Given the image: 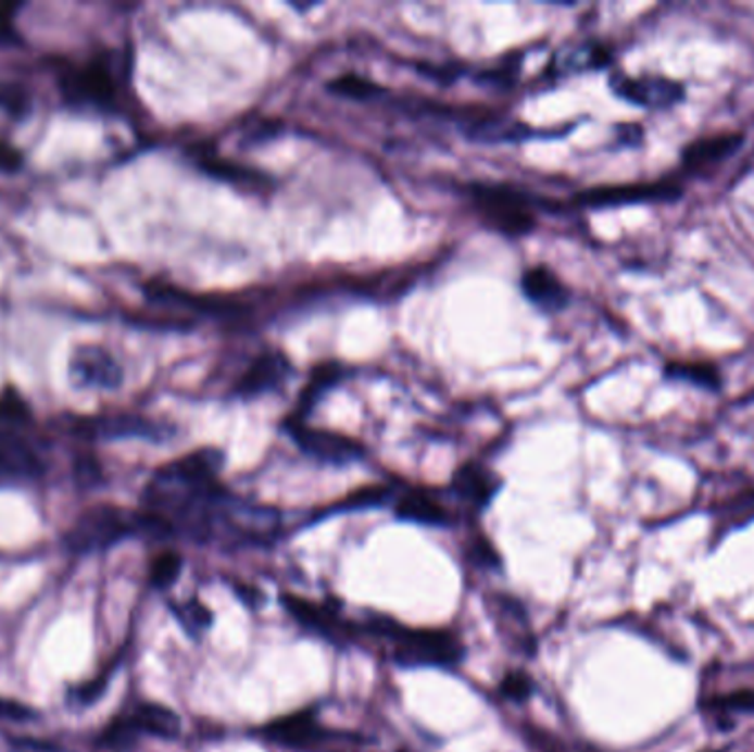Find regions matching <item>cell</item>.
<instances>
[{"instance_id": "27", "label": "cell", "mask_w": 754, "mask_h": 752, "mask_svg": "<svg viewBox=\"0 0 754 752\" xmlns=\"http://www.w3.org/2000/svg\"><path fill=\"white\" fill-rule=\"evenodd\" d=\"M137 735H139V732H137V728L133 726L130 717H120V719H115V722L104 730L102 741H104L106 745H111V748H126V745L133 743V739H135Z\"/></svg>"}, {"instance_id": "32", "label": "cell", "mask_w": 754, "mask_h": 752, "mask_svg": "<svg viewBox=\"0 0 754 752\" xmlns=\"http://www.w3.org/2000/svg\"><path fill=\"white\" fill-rule=\"evenodd\" d=\"M721 711H741V713H754V691H739L732 695H726L717 702Z\"/></svg>"}, {"instance_id": "35", "label": "cell", "mask_w": 754, "mask_h": 752, "mask_svg": "<svg viewBox=\"0 0 754 752\" xmlns=\"http://www.w3.org/2000/svg\"><path fill=\"white\" fill-rule=\"evenodd\" d=\"M75 475H78V479H80L83 484H87V486L100 481V477H102L100 466H98L91 458H87V460H83V462L78 464V468H75Z\"/></svg>"}, {"instance_id": "29", "label": "cell", "mask_w": 754, "mask_h": 752, "mask_svg": "<svg viewBox=\"0 0 754 752\" xmlns=\"http://www.w3.org/2000/svg\"><path fill=\"white\" fill-rule=\"evenodd\" d=\"M501 691H503L505 698L523 702V700L530 698L532 682H530V678H527L525 673H510V675H505V680L501 685Z\"/></svg>"}, {"instance_id": "15", "label": "cell", "mask_w": 754, "mask_h": 752, "mask_svg": "<svg viewBox=\"0 0 754 752\" xmlns=\"http://www.w3.org/2000/svg\"><path fill=\"white\" fill-rule=\"evenodd\" d=\"M452 490L466 503L486 507L499 490V481L479 464H464L452 477Z\"/></svg>"}, {"instance_id": "9", "label": "cell", "mask_w": 754, "mask_h": 752, "mask_svg": "<svg viewBox=\"0 0 754 752\" xmlns=\"http://www.w3.org/2000/svg\"><path fill=\"white\" fill-rule=\"evenodd\" d=\"M45 464L32 443L12 426H0V479L32 481L42 477Z\"/></svg>"}, {"instance_id": "12", "label": "cell", "mask_w": 754, "mask_h": 752, "mask_svg": "<svg viewBox=\"0 0 754 752\" xmlns=\"http://www.w3.org/2000/svg\"><path fill=\"white\" fill-rule=\"evenodd\" d=\"M194 162L197 166L208 173L214 179H221L225 184H230L239 190L246 192H267L272 188V179L263 173H259L256 168L230 162L228 158H221L208 148H197L194 150Z\"/></svg>"}, {"instance_id": "24", "label": "cell", "mask_w": 754, "mask_h": 752, "mask_svg": "<svg viewBox=\"0 0 754 752\" xmlns=\"http://www.w3.org/2000/svg\"><path fill=\"white\" fill-rule=\"evenodd\" d=\"M184 567V561L175 552H164L160 554L153 565H150V582L158 589H168L177 578Z\"/></svg>"}, {"instance_id": "5", "label": "cell", "mask_w": 754, "mask_h": 752, "mask_svg": "<svg viewBox=\"0 0 754 752\" xmlns=\"http://www.w3.org/2000/svg\"><path fill=\"white\" fill-rule=\"evenodd\" d=\"M285 428L289 430L293 441L303 448V453L325 464L344 466L364 458V448L355 439H349L329 430H318L307 426L305 422H293V419H287Z\"/></svg>"}, {"instance_id": "4", "label": "cell", "mask_w": 754, "mask_h": 752, "mask_svg": "<svg viewBox=\"0 0 754 752\" xmlns=\"http://www.w3.org/2000/svg\"><path fill=\"white\" fill-rule=\"evenodd\" d=\"M60 91L73 106L113 109L117 104V83L106 58L64 68L60 75Z\"/></svg>"}, {"instance_id": "22", "label": "cell", "mask_w": 754, "mask_h": 752, "mask_svg": "<svg viewBox=\"0 0 754 752\" xmlns=\"http://www.w3.org/2000/svg\"><path fill=\"white\" fill-rule=\"evenodd\" d=\"M561 71H585V68H602L612 62V53L607 47H602L598 42H585L578 45L569 51H561L558 55Z\"/></svg>"}, {"instance_id": "6", "label": "cell", "mask_w": 754, "mask_h": 752, "mask_svg": "<svg viewBox=\"0 0 754 752\" xmlns=\"http://www.w3.org/2000/svg\"><path fill=\"white\" fill-rule=\"evenodd\" d=\"M291 378V362L278 351L269 349L254 358V362L241 373L233 393L239 400H256L269 393L280 391Z\"/></svg>"}, {"instance_id": "18", "label": "cell", "mask_w": 754, "mask_h": 752, "mask_svg": "<svg viewBox=\"0 0 754 752\" xmlns=\"http://www.w3.org/2000/svg\"><path fill=\"white\" fill-rule=\"evenodd\" d=\"M344 378V366L338 364V362H327L323 366H318L314 373H312V380L310 385L305 387L303 396H300L298 400V411L289 417L293 422H305V417L314 411V406L318 404V400L334 387L338 385L340 380Z\"/></svg>"}, {"instance_id": "31", "label": "cell", "mask_w": 754, "mask_h": 752, "mask_svg": "<svg viewBox=\"0 0 754 752\" xmlns=\"http://www.w3.org/2000/svg\"><path fill=\"white\" fill-rule=\"evenodd\" d=\"M18 5H0V45H14L18 40V32L14 27V14Z\"/></svg>"}, {"instance_id": "28", "label": "cell", "mask_w": 754, "mask_h": 752, "mask_svg": "<svg viewBox=\"0 0 754 752\" xmlns=\"http://www.w3.org/2000/svg\"><path fill=\"white\" fill-rule=\"evenodd\" d=\"M175 614L179 616L181 625H186V629H190V631H194V629H208L210 623H212L210 612H208L203 605L194 603V600H192V603L184 605V607H175Z\"/></svg>"}, {"instance_id": "26", "label": "cell", "mask_w": 754, "mask_h": 752, "mask_svg": "<svg viewBox=\"0 0 754 752\" xmlns=\"http://www.w3.org/2000/svg\"><path fill=\"white\" fill-rule=\"evenodd\" d=\"M0 109L16 120L25 117L32 109L27 91H23V87L12 83H0Z\"/></svg>"}, {"instance_id": "20", "label": "cell", "mask_w": 754, "mask_h": 752, "mask_svg": "<svg viewBox=\"0 0 754 752\" xmlns=\"http://www.w3.org/2000/svg\"><path fill=\"white\" fill-rule=\"evenodd\" d=\"M282 605L300 625L325 636V638H334V636H340L344 631V627L334 618V614H329L327 610H323L314 603H307V600H303V598L282 596Z\"/></svg>"}, {"instance_id": "16", "label": "cell", "mask_w": 754, "mask_h": 752, "mask_svg": "<svg viewBox=\"0 0 754 752\" xmlns=\"http://www.w3.org/2000/svg\"><path fill=\"white\" fill-rule=\"evenodd\" d=\"M743 143V135H719L711 139H698L684 150V166L693 171H702L715 166L730 155H734Z\"/></svg>"}, {"instance_id": "7", "label": "cell", "mask_w": 754, "mask_h": 752, "mask_svg": "<svg viewBox=\"0 0 754 752\" xmlns=\"http://www.w3.org/2000/svg\"><path fill=\"white\" fill-rule=\"evenodd\" d=\"M612 89L618 98L644 109H670L684 100V87L670 78H664V75L629 78V75L616 73L612 78Z\"/></svg>"}, {"instance_id": "21", "label": "cell", "mask_w": 754, "mask_h": 752, "mask_svg": "<svg viewBox=\"0 0 754 752\" xmlns=\"http://www.w3.org/2000/svg\"><path fill=\"white\" fill-rule=\"evenodd\" d=\"M664 378L675 383H689L708 391L721 389V375L708 362H670L664 366Z\"/></svg>"}, {"instance_id": "25", "label": "cell", "mask_w": 754, "mask_h": 752, "mask_svg": "<svg viewBox=\"0 0 754 752\" xmlns=\"http://www.w3.org/2000/svg\"><path fill=\"white\" fill-rule=\"evenodd\" d=\"M29 417L32 413L27 404L14 389H8L0 396V426H23L25 422H29Z\"/></svg>"}, {"instance_id": "19", "label": "cell", "mask_w": 754, "mask_h": 752, "mask_svg": "<svg viewBox=\"0 0 754 752\" xmlns=\"http://www.w3.org/2000/svg\"><path fill=\"white\" fill-rule=\"evenodd\" d=\"M130 722L137 728V732H148L162 739H175L181 732V722L177 713L162 704H139L130 715Z\"/></svg>"}, {"instance_id": "11", "label": "cell", "mask_w": 754, "mask_h": 752, "mask_svg": "<svg viewBox=\"0 0 754 752\" xmlns=\"http://www.w3.org/2000/svg\"><path fill=\"white\" fill-rule=\"evenodd\" d=\"M80 430L91 437H104V439H124V437H141L150 441H166L173 430L150 422L141 415L133 413H120V415H109V417H96L83 422Z\"/></svg>"}, {"instance_id": "34", "label": "cell", "mask_w": 754, "mask_h": 752, "mask_svg": "<svg viewBox=\"0 0 754 752\" xmlns=\"http://www.w3.org/2000/svg\"><path fill=\"white\" fill-rule=\"evenodd\" d=\"M106 685H109V675H102V678H98L96 682L85 685V687H83L78 693H75L73 698L78 700L80 704H93V702H98V700L102 698V693H104Z\"/></svg>"}, {"instance_id": "8", "label": "cell", "mask_w": 754, "mask_h": 752, "mask_svg": "<svg viewBox=\"0 0 754 752\" xmlns=\"http://www.w3.org/2000/svg\"><path fill=\"white\" fill-rule=\"evenodd\" d=\"M682 197V188L670 181L657 184H627V186H610L582 192L576 201L580 205L591 208H610V205H627V203H646V201H675Z\"/></svg>"}, {"instance_id": "2", "label": "cell", "mask_w": 754, "mask_h": 752, "mask_svg": "<svg viewBox=\"0 0 754 752\" xmlns=\"http://www.w3.org/2000/svg\"><path fill=\"white\" fill-rule=\"evenodd\" d=\"M128 537H141V512L96 505L73 525L66 535V546L78 554H91L109 550Z\"/></svg>"}, {"instance_id": "36", "label": "cell", "mask_w": 754, "mask_h": 752, "mask_svg": "<svg viewBox=\"0 0 754 752\" xmlns=\"http://www.w3.org/2000/svg\"><path fill=\"white\" fill-rule=\"evenodd\" d=\"M473 556H475L481 565H497V563H499L494 550L488 546V541H486L483 537H479V541H477V546H475V550H473Z\"/></svg>"}, {"instance_id": "17", "label": "cell", "mask_w": 754, "mask_h": 752, "mask_svg": "<svg viewBox=\"0 0 754 752\" xmlns=\"http://www.w3.org/2000/svg\"><path fill=\"white\" fill-rule=\"evenodd\" d=\"M395 514L402 521L422 523V525H445L448 523V512L443 510V505L424 490H411V492L402 494L398 505H395Z\"/></svg>"}, {"instance_id": "14", "label": "cell", "mask_w": 754, "mask_h": 752, "mask_svg": "<svg viewBox=\"0 0 754 752\" xmlns=\"http://www.w3.org/2000/svg\"><path fill=\"white\" fill-rule=\"evenodd\" d=\"M265 737L272 741H278L282 745L293 748H314L318 743H325L331 735L323 730L310 713H298L291 717L276 719L265 728Z\"/></svg>"}, {"instance_id": "10", "label": "cell", "mask_w": 754, "mask_h": 752, "mask_svg": "<svg viewBox=\"0 0 754 752\" xmlns=\"http://www.w3.org/2000/svg\"><path fill=\"white\" fill-rule=\"evenodd\" d=\"M71 375L91 389L113 391L122 385L124 373L115 358L100 347H80L71 358Z\"/></svg>"}, {"instance_id": "13", "label": "cell", "mask_w": 754, "mask_h": 752, "mask_svg": "<svg viewBox=\"0 0 754 752\" xmlns=\"http://www.w3.org/2000/svg\"><path fill=\"white\" fill-rule=\"evenodd\" d=\"M520 291L539 310L554 314L569 305L571 293L565 283L545 265L527 267L520 276Z\"/></svg>"}, {"instance_id": "23", "label": "cell", "mask_w": 754, "mask_h": 752, "mask_svg": "<svg viewBox=\"0 0 754 752\" xmlns=\"http://www.w3.org/2000/svg\"><path fill=\"white\" fill-rule=\"evenodd\" d=\"M327 89L336 96H342V98H351V100H362V102H368V100H377L382 96V87L380 85H375L366 78H362V75H340V78L331 80L327 85Z\"/></svg>"}, {"instance_id": "30", "label": "cell", "mask_w": 754, "mask_h": 752, "mask_svg": "<svg viewBox=\"0 0 754 752\" xmlns=\"http://www.w3.org/2000/svg\"><path fill=\"white\" fill-rule=\"evenodd\" d=\"M36 717L38 713L32 706L16 700L0 698V719L3 722H32Z\"/></svg>"}, {"instance_id": "33", "label": "cell", "mask_w": 754, "mask_h": 752, "mask_svg": "<svg viewBox=\"0 0 754 752\" xmlns=\"http://www.w3.org/2000/svg\"><path fill=\"white\" fill-rule=\"evenodd\" d=\"M23 166V155L8 141H0V171L16 173Z\"/></svg>"}, {"instance_id": "3", "label": "cell", "mask_w": 754, "mask_h": 752, "mask_svg": "<svg viewBox=\"0 0 754 752\" xmlns=\"http://www.w3.org/2000/svg\"><path fill=\"white\" fill-rule=\"evenodd\" d=\"M375 631L395 640V662L402 666H452L464 655L448 631H409L395 623L375 621Z\"/></svg>"}, {"instance_id": "1", "label": "cell", "mask_w": 754, "mask_h": 752, "mask_svg": "<svg viewBox=\"0 0 754 752\" xmlns=\"http://www.w3.org/2000/svg\"><path fill=\"white\" fill-rule=\"evenodd\" d=\"M475 210L490 230L505 237H527L537 228V214L532 199L510 188L473 184L468 186Z\"/></svg>"}]
</instances>
